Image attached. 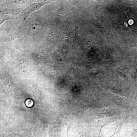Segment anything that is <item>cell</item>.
I'll list each match as a JSON object with an SVG mask.
<instances>
[{"label":"cell","mask_w":137,"mask_h":137,"mask_svg":"<svg viewBox=\"0 0 137 137\" xmlns=\"http://www.w3.org/2000/svg\"><path fill=\"white\" fill-rule=\"evenodd\" d=\"M59 27L58 44L65 45L72 44L74 27V13Z\"/></svg>","instance_id":"obj_8"},{"label":"cell","mask_w":137,"mask_h":137,"mask_svg":"<svg viewBox=\"0 0 137 137\" xmlns=\"http://www.w3.org/2000/svg\"><path fill=\"white\" fill-rule=\"evenodd\" d=\"M46 137H60L57 128H55L49 130L46 134Z\"/></svg>","instance_id":"obj_24"},{"label":"cell","mask_w":137,"mask_h":137,"mask_svg":"<svg viewBox=\"0 0 137 137\" xmlns=\"http://www.w3.org/2000/svg\"><path fill=\"white\" fill-rule=\"evenodd\" d=\"M60 31L59 26L55 24H53L46 35L44 44L47 45L51 48L56 46L58 44Z\"/></svg>","instance_id":"obj_12"},{"label":"cell","mask_w":137,"mask_h":137,"mask_svg":"<svg viewBox=\"0 0 137 137\" xmlns=\"http://www.w3.org/2000/svg\"><path fill=\"white\" fill-rule=\"evenodd\" d=\"M42 0H1L0 7L14 8H26L30 4L41 1Z\"/></svg>","instance_id":"obj_14"},{"label":"cell","mask_w":137,"mask_h":137,"mask_svg":"<svg viewBox=\"0 0 137 137\" xmlns=\"http://www.w3.org/2000/svg\"><path fill=\"white\" fill-rule=\"evenodd\" d=\"M106 98L118 106L125 111L130 114L133 112V104L126 97L103 89Z\"/></svg>","instance_id":"obj_9"},{"label":"cell","mask_w":137,"mask_h":137,"mask_svg":"<svg viewBox=\"0 0 137 137\" xmlns=\"http://www.w3.org/2000/svg\"><path fill=\"white\" fill-rule=\"evenodd\" d=\"M74 27L72 41L74 47L79 45L86 33V20L81 12L75 7L74 12Z\"/></svg>","instance_id":"obj_6"},{"label":"cell","mask_w":137,"mask_h":137,"mask_svg":"<svg viewBox=\"0 0 137 137\" xmlns=\"http://www.w3.org/2000/svg\"><path fill=\"white\" fill-rule=\"evenodd\" d=\"M90 111V115H95L102 118L120 116L127 112L109 100H107L100 105L92 108Z\"/></svg>","instance_id":"obj_5"},{"label":"cell","mask_w":137,"mask_h":137,"mask_svg":"<svg viewBox=\"0 0 137 137\" xmlns=\"http://www.w3.org/2000/svg\"><path fill=\"white\" fill-rule=\"evenodd\" d=\"M102 89L127 98L132 104L135 96L132 93L128 81L114 75L111 71L99 83Z\"/></svg>","instance_id":"obj_2"},{"label":"cell","mask_w":137,"mask_h":137,"mask_svg":"<svg viewBox=\"0 0 137 137\" xmlns=\"http://www.w3.org/2000/svg\"><path fill=\"white\" fill-rule=\"evenodd\" d=\"M119 116H117L109 118L93 116L88 119V122L94 128L98 137H101L100 132L102 127L109 123L116 122L119 118Z\"/></svg>","instance_id":"obj_11"},{"label":"cell","mask_w":137,"mask_h":137,"mask_svg":"<svg viewBox=\"0 0 137 137\" xmlns=\"http://www.w3.org/2000/svg\"><path fill=\"white\" fill-rule=\"evenodd\" d=\"M76 83L75 84V86L72 87V91L73 97L72 99H73L78 96L80 93V89L79 87Z\"/></svg>","instance_id":"obj_27"},{"label":"cell","mask_w":137,"mask_h":137,"mask_svg":"<svg viewBox=\"0 0 137 137\" xmlns=\"http://www.w3.org/2000/svg\"><path fill=\"white\" fill-rule=\"evenodd\" d=\"M55 0H42L29 5L21 13L20 19L26 20L32 13L39 9L43 6L50 4Z\"/></svg>","instance_id":"obj_15"},{"label":"cell","mask_w":137,"mask_h":137,"mask_svg":"<svg viewBox=\"0 0 137 137\" xmlns=\"http://www.w3.org/2000/svg\"><path fill=\"white\" fill-rule=\"evenodd\" d=\"M0 45L7 42L11 43L16 39L22 38L24 35L23 31L18 29V27L10 28L0 27Z\"/></svg>","instance_id":"obj_10"},{"label":"cell","mask_w":137,"mask_h":137,"mask_svg":"<svg viewBox=\"0 0 137 137\" xmlns=\"http://www.w3.org/2000/svg\"><path fill=\"white\" fill-rule=\"evenodd\" d=\"M121 137H129L128 136H126L125 135H122V136Z\"/></svg>","instance_id":"obj_31"},{"label":"cell","mask_w":137,"mask_h":137,"mask_svg":"<svg viewBox=\"0 0 137 137\" xmlns=\"http://www.w3.org/2000/svg\"><path fill=\"white\" fill-rule=\"evenodd\" d=\"M63 122L67 130V133L68 130L71 125V121L68 117L67 116L62 115Z\"/></svg>","instance_id":"obj_26"},{"label":"cell","mask_w":137,"mask_h":137,"mask_svg":"<svg viewBox=\"0 0 137 137\" xmlns=\"http://www.w3.org/2000/svg\"><path fill=\"white\" fill-rule=\"evenodd\" d=\"M125 126L122 135L137 137V122L135 120L130 121V122Z\"/></svg>","instance_id":"obj_18"},{"label":"cell","mask_w":137,"mask_h":137,"mask_svg":"<svg viewBox=\"0 0 137 137\" xmlns=\"http://www.w3.org/2000/svg\"><path fill=\"white\" fill-rule=\"evenodd\" d=\"M0 62L3 63L5 60L6 58L8 55V51L4 49L0 45Z\"/></svg>","instance_id":"obj_25"},{"label":"cell","mask_w":137,"mask_h":137,"mask_svg":"<svg viewBox=\"0 0 137 137\" xmlns=\"http://www.w3.org/2000/svg\"><path fill=\"white\" fill-rule=\"evenodd\" d=\"M0 79L9 95V92L11 91L13 88L14 83L11 78L9 66L7 64L0 68Z\"/></svg>","instance_id":"obj_16"},{"label":"cell","mask_w":137,"mask_h":137,"mask_svg":"<svg viewBox=\"0 0 137 137\" xmlns=\"http://www.w3.org/2000/svg\"><path fill=\"white\" fill-rule=\"evenodd\" d=\"M32 54L35 58L41 61H46L50 59L49 54L45 51L35 50L33 52Z\"/></svg>","instance_id":"obj_20"},{"label":"cell","mask_w":137,"mask_h":137,"mask_svg":"<svg viewBox=\"0 0 137 137\" xmlns=\"http://www.w3.org/2000/svg\"><path fill=\"white\" fill-rule=\"evenodd\" d=\"M21 16L16 15H0V26L4 22L7 20H10L12 21L14 23H16L17 21L18 22Z\"/></svg>","instance_id":"obj_22"},{"label":"cell","mask_w":137,"mask_h":137,"mask_svg":"<svg viewBox=\"0 0 137 137\" xmlns=\"http://www.w3.org/2000/svg\"><path fill=\"white\" fill-rule=\"evenodd\" d=\"M44 72L46 75L49 76V77H53L55 75V73L54 71L48 70H45Z\"/></svg>","instance_id":"obj_29"},{"label":"cell","mask_w":137,"mask_h":137,"mask_svg":"<svg viewBox=\"0 0 137 137\" xmlns=\"http://www.w3.org/2000/svg\"><path fill=\"white\" fill-rule=\"evenodd\" d=\"M114 75L128 81V74L125 66L121 57L118 60L109 66Z\"/></svg>","instance_id":"obj_17"},{"label":"cell","mask_w":137,"mask_h":137,"mask_svg":"<svg viewBox=\"0 0 137 137\" xmlns=\"http://www.w3.org/2000/svg\"><path fill=\"white\" fill-rule=\"evenodd\" d=\"M33 104V102L32 100L30 99H27L25 102L26 105L28 107H31Z\"/></svg>","instance_id":"obj_30"},{"label":"cell","mask_w":137,"mask_h":137,"mask_svg":"<svg viewBox=\"0 0 137 137\" xmlns=\"http://www.w3.org/2000/svg\"><path fill=\"white\" fill-rule=\"evenodd\" d=\"M86 20L93 24L111 43L118 52L121 51L119 46L115 41L112 33L111 26L104 19L99 16L92 15L83 16Z\"/></svg>","instance_id":"obj_4"},{"label":"cell","mask_w":137,"mask_h":137,"mask_svg":"<svg viewBox=\"0 0 137 137\" xmlns=\"http://www.w3.org/2000/svg\"><path fill=\"white\" fill-rule=\"evenodd\" d=\"M133 112L134 115L137 118V90L136 92L132 106Z\"/></svg>","instance_id":"obj_28"},{"label":"cell","mask_w":137,"mask_h":137,"mask_svg":"<svg viewBox=\"0 0 137 137\" xmlns=\"http://www.w3.org/2000/svg\"><path fill=\"white\" fill-rule=\"evenodd\" d=\"M50 4L55 24L59 26L74 13L75 7L68 0H55Z\"/></svg>","instance_id":"obj_3"},{"label":"cell","mask_w":137,"mask_h":137,"mask_svg":"<svg viewBox=\"0 0 137 137\" xmlns=\"http://www.w3.org/2000/svg\"><path fill=\"white\" fill-rule=\"evenodd\" d=\"M130 114L126 112L120 116L119 118L114 123L113 127L105 132L104 137H121L120 132L122 127Z\"/></svg>","instance_id":"obj_13"},{"label":"cell","mask_w":137,"mask_h":137,"mask_svg":"<svg viewBox=\"0 0 137 137\" xmlns=\"http://www.w3.org/2000/svg\"><path fill=\"white\" fill-rule=\"evenodd\" d=\"M121 58L126 67L129 87L135 95L137 90V55Z\"/></svg>","instance_id":"obj_7"},{"label":"cell","mask_w":137,"mask_h":137,"mask_svg":"<svg viewBox=\"0 0 137 137\" xmlns=\"http://www.w3.org/2000/svg\"><path fill=\"white\" fill-rule=\"evenodd\" d=\"M18 28L22 29L24 35L16 39L19 43L38 45L44 44L50 27L55 24L53 9L49 4L31 13L25 20L20 19Z\"/></svg>","instance_id":"obj_1"},{"label":"cell","mask_w":137,"mask_h":137,"mask_svg":"<svg viewBox=\"0 0 137 137\" xmlns=\"http://www.w3.org/2000/svg\"><path fill=\"white\" fill-rule=\"evenodd\" d=\"M126 40L125 41L127 45L126 46L130 48L136 47V42L135 40L132 37L129 36L126 37Z\"/></svg>","instance_id":"obj_23"},{"label":"cell","mask_w":137,"mask_h":137,"mask_svg":"<svg viewBox=\"0 0 137 137\" xmlns=\"http://www.w3.org/2000/svg\"><path fill=\"white\" fill-rule=\"evenodd\" d=\"M75 63L71 65L69 70L65 75L63 81L61 82L62 83L66 84L69 83L72 79L74 72V68Z\"/></svg>","instance_id":"obj_21"},{"label":"cell","mask_w":137,"mask_h":137,"mask_svg":"<svg viewBox=\"0 0 137 137\" xmlns=\"http://www.w3.org/2000/svg\"><path fill=\"white\" fill-rule=\"evenodd\" d=\"M24 9L22 8L0 7V15H9L21 16V13Z\"/></svg>","instance_id":"obj_19"}]
</instances>
